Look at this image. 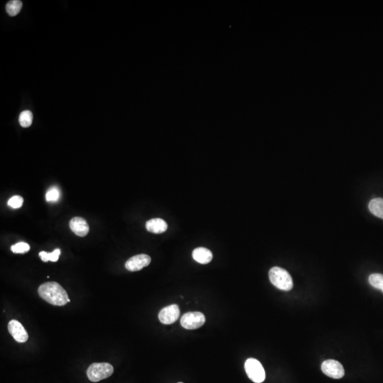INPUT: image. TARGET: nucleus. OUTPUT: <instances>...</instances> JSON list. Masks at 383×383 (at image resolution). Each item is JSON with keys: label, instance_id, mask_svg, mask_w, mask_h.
I'll use <instances>...</instances> for the list:
<instances>
[{"label": "nucleus", "instance_id": "nucleus-19", "mask_svg": "<svg viewBox=\"0 0 383 383\" xmlns=\"http://www.w3.org/2000/svg\"><path fill=\"white\" fill-rule=\"evenodd\" d=\"M30 250V245L24 242H19L11 247V251L14 254H25Z\"/></svg>", "mask_w": 383, "mask_h": 383}, {"label": "nucleus", "instance_id": "nucleus-5", "mask_svg": "<svg viewBox=\"0 0 383 383\" xmlns=\"http://www.w3.org/2000/svg\"><path fill=\"white\" fill-rule=\"evenodd\" d=\"M205 315L200 312H187L182 316L180 324L185 330H194L205 324Z\"/></svg>", "mask_w": 383, "mask_h": 383}, {"label": "nucleus", "instance_id": "nucleus-16", "mask_svg": "<svg viewBox=\"0 0 383 383\" xmlns=\"http://www.w3.org/2000/svg\"><path fill=\"white\" fill-rule=\"evenodd\" d=\"M19 122L20 125L23 128L30 127L33 122V114L32 112L26 110L20 114Z\"/></svg>", "mask_w": 383, "mask_h": 383}, {"label": "nucleus", "instance_id": "nucleus-14", "mask_svg": "<svg viewBox=\"0 0 383 383\" xmlns=\"http://www.w3.org/2000/svg\"><path fill=\"white\" fill-rule=\"evenodd\" d=\"M22 2L19 0L10 1L6 5L7 12L11 17L17 16L22 8Z\"/></svg>", "mask_w": 383, "mask_h": 383}, {"label": "nucleus", "instance_id": "nucleus-1", "mask_svg": "<svg viewBox=\"0 0 383 383\" xmlns=\"http://www.w3.org/2000/svg\"><path fill=\"white\" fill-rule=\"evenodd\" d=\"M38 292L43 299L55 306H64L70 302L66 291L57 282L43 283L40 285Z\"/></svg>", "mask_w": 383, "mask_h": 383}, {"label": "nucleus", "instance_id": "nucleus-7", "mask_svg": "<svg viewBox=\"0 0 383 383\" xmlns=\"http://www.w3.org/2000/svg\"><path fill=\"white\" fill-rule=\"evenodd\" d=\"M180 308L177 305L164 307L158 314V319L163 324H172L180 317Z\"/></svg>", "mask_w": 383, "mask_h": 383}, {"label": "nucleus", "instance_id": "nucleus-4", "mask_svg": "<svg viewBox=\"0 0 383 383\" xmlns=\"http://www.w3.org/2000/svg\"><path fill=\"white\" fill-rule=\"evenodd\" d=\"M245 370L253 382L261 383L265 380V372L261 363L255 359H249L245 363Z\"/></svg>", "mask_w": 383, "mask_h": 383}, {"label": "nucleus", "instance_id": "nucleus-12", "mask_svg": "<svg viewBox=\"0 0 383 383\" xmlns=\"http://www.w3.org/2000/svg\"><path fill=\"white\" fill-rule=\"evenodd\" d=\"M193 258L200 264H207L212 260L213 255L209 249L200 247L193 251Z\"/></svg>", "mask_w": 383, "mask_h": 383}, {"label": "nucleus", "instance_id": "nucleus-20", "mask_svg": "<svg viewBox=\"0 0 383 383\" xmlns=\"http://www.w3.org/2000/svg\"><path fill=\"white\" fill-rule=\"evenodd\" d=\"M23 199L19 195L12 197L9 200L8 205L13 209H19L23 205Z\"/></svg>", "mask_w": 383, "mask_h": 383}, {"label": "nucleus", "instance_id": "nucleus-15", "mask_svg": "<svg viewBox=\"0 0 383 383\" xmlns=\"http://www.w3.org/2000/svg\"><path fill=\"white\" fill-rule=\"evenodd\" d=\"M60 255H61V250L59 249H57L51 253L41 251L39 253V257L41 258V261L43 262H48L49 261L57 262L59 261Z\"/></svg>", "mask_w": 383, "mask_h": 383}, {"label": "nucleus", "instance_id": "nucleus-9", "mask_svg": "<svg viewBox=\"0 0 383 383\" xmlns=\"http://www.w3.org/2000/svg\"><path fill=\"white\" fill-rule=\"evenodd\" d=\"M8 330L14 340L19 343L26 342L29 335L23 325L17 320H11L9 322Z\"/></svg>", "mask_w": 383, "mask_h": 383}, {"label": "nucleus", "instance_id": "nucleus-11", "mask_svg": "<svg viewBox=\"0 0 383 383\" xmlns=\"http://www.w3.org/2000/svg\"><path fill=\"white\" fill-rule=\"evenodd\" d=\"M146 228L148 231L153 234H162L167 230L168 224L162 218H152L146 222Z\"/></svg>", "mask_w": 383, "mask_h": 383}, {"label": "nucleus", "instance_id": "nucleus-18", "mask_svg": "<svg viewBox=\"0 0 383 383\" xmlns=\"http://www.w3.org/2000/svg\"><path fill=\"white\" fill-rule=\"evenodd\" d=\"M61 193L59 189L56 186L50 187L46 194V200L48 202H56L59 200Z\"/></svg>", "mask_w": 383, "mask_h": 383}, {"label": "nucleus", "instance_id": "nucleus-10", "mask_svg": "<svg viewBox=\"0 0 383 383\" xmlns=\"http://www.w3.org/2000/svg\"><path fill=\"white\" fill-rule=\"evenodd\" d=\"M70 228L74 234L84 237L89 233L90 227L88 222L82 217H74L70 221Z\"/></svg>", "mask_w": 383, "mask_h": 383}, {"label": "nucleus", "instance_id": "nucleus-3", "mask_svg": "<svg viewBox=\"0 0 383 383\" xmlns=\"http://www.w3.org/2000/svg\"><path fill=\"white\" fill-rule=\"evenodd\" d=\"M114 368L108 363H94L87 370V375L90 381L94 382L104 380L111 376Z\"/></svg>", "mask_w": 383, "mask_h": 383}, {"label": "nucleus", "instance_id": "nucleus-6", "mask_svg": "<svg viewBox=\"0 0 383 383\" xmlns=\"http://www.w3.org/2000/svg\"><path fill=\"white\" fill-rule=\"evenodd\" d=\"M321 370L327 376L334 379L342 378L345 375L342 364L335 360L325 361L321 364Z\"/></svg>", "mask_w": 383, "mask_h": 383}, {"label": "nucleus", "instance_id": "nucleus-21", "mask_svg": "<svg viewBox=\"0 0 383 383\" xmlns=\"http://www.w3.org/2000/svg\"><path fill=\"white\" fill-rule=\"evenodd\" d=\"M178 383H183V382H178Z\"/></svg>", "mask_w": 383, "mask_h": 383}, {"label": "nucleus", "instance_id": "nucleus-8", "mask_svg": "<svg viewBox=\"0 0 383 383\" xmlns=\"http://www.w3.org/2000/svg\"><path fill=\"white\" fill-rule=\"evenodd\" d=\"M151 258L146 254H139L130 258L126 262L125 267L131 272L139 271L147 267L151 263Z\"/></svg>", "mask_w": 383, "mask_h": 383}, {"label": "nucleus", "instance_id": "nucleus-2", "mask_svg": "<svg viewBox=\"0 0 383 383\" xmlns=\"http://www.w3.org/2000/svg\"><path fill=\"white\" fill-rule=\"evenodd\" d=\"M269 278L271 283L278 289L290 291L293 287V281L290 275L285 269L273 267L269 271Z\"/></svg>", "mask_w": 383, "mask_h": 383}, {"label": "nucleus", "instance_id": "nucleus-17", "mask_svg": "<svg viewBox=\"0 0 383 383\" xmlns=\"http://www.w3.org/2000/svg\"><path fill=\"white\" fill-rule=\"evenodd\" d=\"M368 281H369V283L372 286L378 289L383 292V275L380 273L370 275Z\"/></svg>", "mask_w": 383, "mask_h": 383}, {"label": "nucleus", "instance_id": "nucleus-13", "mask_svg": "<svg viewBox=\"0 0 383 383\" xmlns=\"http://www.w3.org/2000/svg\"><path fill=\"white\" fill-rule=\"evenodd\" d=\"M368 208L370 212L377 217L382 218L383 220V199L375 198L373 199L369 202Z\"/></svg>", "mask_w": 383, "mask_h": 383}]
</instances>
